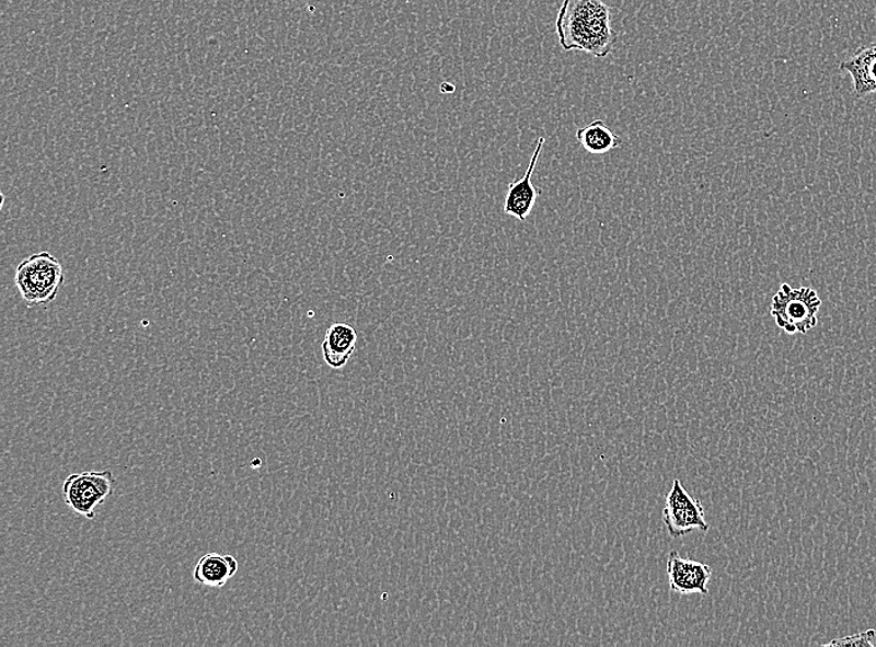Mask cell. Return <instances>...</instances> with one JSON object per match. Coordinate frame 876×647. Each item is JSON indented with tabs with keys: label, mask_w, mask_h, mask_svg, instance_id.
I'll use <instances>...</instances> for the list:
<instances>
[{
	"label": "cell",
	"mask_w": 876,
	"mask_h": 647,
	"mask_svg": "<svg viewBox=\"0 0 876 647\" xmlns=\"http://www.w3.org/2000/svg\"><path fill=\"white\" fill-rule=\"evenodd\" d=\"M556 34L565 51L580 50L598 59L607 58L618 42L611 9L602 0H564Z\"/></svg>",
	"instance_id": "obj_1"
},
{
	"label": "cell",
	"mask_w": 876,
	"mask_h": 647,
	"mask_svg": "<svg viewBox=\"0 0 876 647\" xmlns=\"http://www.w3.org/2000/svg\"><path fill=\"white\" fill-rule=\"evenodd\" d=\"M14 280L25 304L41 307L54 302L66 276L59 259L49 252H42L20 263Z\"/></svg>",
	"instance_id": "obj_2"
},
{
	"label": "cell",
	"mask_w": 876,
	"mask_h": 647,
	"mask_svg": "<svg viewBox=\"0 0 876 647\" xmlns=\"http://www.w3.org/2000/svg\"><path fill=\"white\" fill-rule=\"evenodd\" d=\"M821 299L814 288L781 286L772 298L771 315L775 324L789 335L807 334L818 324Z\"/></svg>",
	"instance_id": "obj_3"
},
{
	"label": "cell",
	"mask_w": 876,
	"mask_h": 647,
	"mask_svg": "<svg viewBox=\"0 0 876 647\" xmlns=\"http://www.w3.org/2000/svg\"><path fill=\"white\" fill-rule=\"evenodd\" d=\"M115 486L113 471H87L70 475L64 482L62 494L72 512L93 521L96 508L114 495Z\"/></svg>",
	"instance_id": "obj_4"
},
{
	"label": "cell",
	"mask_w": 876,
	"mask_h": 647,
	"mask_svg": "<svg viewBox=\"0 0 876 647\" xmlns=\"http://www.w3.org/2000/svg\"><path fill=\"white\" fill-rule=\"evenodd\" d=\"M662 522L673 540L693 531L706 533L710 530L704 506L684 489L680 480L673 481L672 487L666 496Z\"/></svg>",
	"instance_id": "obj_5"
},
{
	"label": "cell",
	"mask_w": 876,
	"mask_h": 647,
	"mask_svg": "<svg viewBox=\"0 0 876 647\" xmlns=\"http://www.w3.org/2000/svg\"><path fill=\"white\" fill-rule=\"evenodd\" d=\"M666 573H668L669 586L675 594L708 596V582L714 576L710 565L682 558L678 552L673 551L669 554Z\"/></svg>",
	"instance_id": "obj_6"
},
{
	"label": "cell",
	"mask_w": 876,
	"mask_h": 647,
	"mask_svg": "<svg viewBox=\"0 0 876 647\" xmlns=\"http://www.w3.org/2000/svg\"><path fill=\"white\" fill-rule=\"evenodd\" d=\"M544 143V138L538 139L537 148L531 162H529L525 176L514 181L512 184L508 186L504 211L506 215L517 218L520 222H525L528 216L532 213L537 204V198L542 195V189L533 185L532 176L538 160H540Z\"/></svg>",
	"instance_id": "obj_7"
},
{
	"label": "cell",
	"mask_w": 876,
	"mask_h": 647,
	"mask_svg": "<svg viewBox=\"0 0 876 647\" xmlns=\"http://www.w3.org/2000/svg\"><path fill=\"white\" fill-rule=\"evenodd\" d=\"M853 79V95L864 99L876 94V44L854 54L839 66Z\"/></svg>",
	"instance_id": "obj_8"
},
{
	"label": "cell",
	"mask_w": 876,
	"mask_h": 647,
	"mask_svg": "<svg viewBox=\"0 0 876 647\" xmlns=\"http://www.w3.org/2000/svg\"><path fill=\"white\" fill-rule=\"evenodd\" d=\"M358 343L354 327L336 323L328 327L322 344L323 358L332 369H343L348 363Z\"/></svg>",
	"instance_id": "obj_9"
},
{
	"label": "cell",
	"mask_w": 876,
	"mask_h": 647,
	"mask_svg": "<svg viewBox=\"0 0 876 647\" xmlns=\"http://www.w3.org/2000/svg\"><path fill=\"white\" fill-rule=\"evenodd\" d=\"M239 569V561L233 555L208 553L196 564L194 579L205 587L223 588Z\"/></svg>",
	"instance_id": "obj_10"
},
{
	"label": "cell",
	"mask_w": 876,
	"mask_h": 647,
	"mask_svg": "<svg viewBox=\"0 0 876 647\" xmlns=\"http://www.w3.org/2000/svg\"><path fill=\"white\" fill-rule=\"evenodd\" d=\"M584 150L591 154H604L622 148L623 139L611 131L601 120H596L581 127L575 134Z\"/></svg>",
	"instance_id": "obj_11"
},
{
	"label": "cell",
	"mask_w": 876,
	"mask_h": 647,
	"mask_svg": "<svg viewBox=\"0 0 876 647\" xmlns=\"http://www.w3.org/2000/svg\"><path fill=\"white\" fill-rule=\"evenodd\" d=\"M875 637H876V631H874V628H871V631H868V632L854 634V635L845 636V637H838V639H834V640H832V642H830L828 644H825V646L826 647L827 646L828 647H848V646H852V647H874Z\"/></svg>",
	"instance_id": "obj_12"
}]
</instances>
